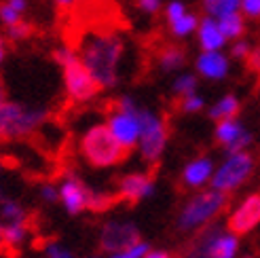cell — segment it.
Returning <instances> with one entry per match:
<instances>
[{"instance_id":"6da1fadb","label":"cell","mask_w":260,"mask_h":258,"mask_svg":"<svg viewBox=\"0 0 260 258\" xmlns=\"http://www.w3.org/2000/svg\"><path fill=\"white\" fill-rule=\"evenodd\" d=\"M79 51L83 66L93 76L100 89H114L121 81V63L125 57V38L114 30H89L81 36Z\"/></svg>"},{"instance_id":"7a4b0ae2","label":"cell","mask_w":260,"mask_h":258,"mask_svg":"<svg viewBox=\"0 0 260 258\" xmlns=\"http://www.w3.org/2000/svg\"><path fill=\"white\" fill-rule=\"evenodd\" d=\"M53 61L61 70L63 91L72 104H87V102L95 100L102 91L100 85L93 81V76L83 66L79 57V51L70 45H61L53 51Z\"/></svg>"},{"instance_id":"3957f363","label":"cell","mask_w":260,"mask_h":258,"mask_svg":"<svg viewBox=\"0 0 260 258\" xmlns=\"http://www.w3.org/2000/svg\"><path fill=\"white\" fill-rule=\"evenodd\" d=\"M229 208V195L214 188H201L190 195L176 216V229L180 233H197Z\"/></svg>"},{"instance_id":"277c9868","label":"cell","mask_w":260,"mask_h":258,"mask_svg":"<svg viewBox=\"0 0 260 258\" xmlns=\"http://www.w3.org/2000/svg\"><path fill=\"white\" fill-rule=\"evenodd\" d=\"M47 119L49 110L43 106H28L7 100L0 104V142L30 138L47 123Z\"/></svg>"},{"instance_id":"5b68a950","label":"cell","mask_w":260,"mask_h":258,"mask_svg":"<svg viewBox=\"0 0 260 258\" xmlns=\"http://www.w3.org/2000/svg\"><path fill=\"white\" fill-rule=\"evenodd\" d=\"M81 157L91 165L104 170V167H114L127 159V150L114 140L106 123H95L91 125L87 132L81 136L79 142Z\"/></svg>"},{"instance_id":"8992f818","label":"cell","mask_w":260,"mask_h":258,"mask_svg":"<svg viewBox=\"0 0 260 258\" xmlns=\"http://www.w3.org/2000/svg\"><path fill=\"white\" fill-rule=\"evenodd\" d=\"M140 108L142 104L136 98L121 95L106 117V127L127 152H132L140 140Z\"/></svg>"},{"instance_id":"52a82bcc","label":"cell","mask_w":260,"mask_h":258,"mask_svg":"<svg viewBox=\"0 0 260 258\" xmlns=\"http://www.w3.org/2000/svg\"><path fill=\"white\" fill-rule=\"evenodd\" d=\"M167 140H170V129H167L165 119L159 112H154L146 106L140 108V140L138 150L144 163L154 165L159 163L163 152L167 148Z\"/></svg>"},{"instance_id":"ba28073f","label":"cell","mask_w":260,"mask_h":258,"mask_svg":"<svg viewBox=\"0 0 260 258\" xmlns=\"http://www.w3.org/2000/svg\"><path fill=\"white\" fill-rule=\"evenodd\" d=\"M254 174V157L250 150L243 152H231L224 157V161L216 165L214 176L210 188L224 192V195H231L237 188H241L245 182L250 180V176Z\"/></svg>"},{"instance_id":"9c48e42d","label":"cell","mask_w":260,"mask_h":258,"mask_svg":"<svg viewBox=\"0 0 260 258\" xmlns=\"http://www.w3.org/2000/svg\"><path fill=\"white\" fill-rule=\"evenodd\" d=\"M194 243L207 258H237L239 254V235L229 229L205 227Z\"/></svg>"},{"instance_id":"30bf717a","label":"cell","mask_w":260,"mask_h":258,"mask_svg":"<svg viewBox=\"0 0 260 258\" xmlns=\"http://www.w3.org/2000/svg\"><path fill=\"white\" fill-rule=\"evenodd\" d=\"M154 190H157V178L152 172H129L116 182L114 197L129 205H136L150 199Z\"/></svg>"},{"instance_id":"8fae6325","label":"cell","mask_w":260,"mask_h":258,"mask_svg":"<svg viewBox=\"0 0 260 258\" xmlns=\"http://www.w3.org/2000/svg\"><path fill=\"white\" fill-rule=\"evenodd\" d=\"M93 190L89 184H85L79 176L68 174L66 178L57 184V192H59V201L63 205L70 216H79L83 212L91 210V197H93Z\"/></svg>"},{"instance_id":"7c38bea8","label":"cell","mask_w":260,"mask_h":258,"mask_svg":"<svg viewBox=\"0 0 260 258\" xmlns=\"http://www.w3.org/2000/svg\"><path fill=\"white\" fill-rule=\"evenodd\" d=\"M140 239L142 235H140L138 224L129 220H108V222H104L100 231V248L106 254L121 252L129 246H134Z\"/></svg>"},{"instance_id":"4fadbf2b","label":"cell","mask_w":260,"mask_h":258,"mask_svg":"<svg viewBox=\"0 0 260 258\" xmlns=\"http://www.w3.org/2000/svg\"><path fill=\"white\" fill-rule=\"evenodd\" d=\"M163 19L170 34L178 38V41H182V38H188L197 32L201 17L194 11H190L186 3H182V0H170V3L163 5Z\"/></svg>"},{"instance_id":"5bb4252c","label":"cell","mask_w":260,"mask_h":258,"mask_svg":"<svg viewBox=\"0 0 260 258\" xmlns=\"http://www.w3.org/2000/svg\"><path fill=\"white\" fill-rule=\"evenodd\" d=\"M260 224V195L252 192V195L243 197L235 208L231 210L226 218V229L233 231L235 235H245Z\"/></svg>"},{"instance_id":"9a60e30c","label":"cell","mask_w":260,"mask_h":258,"mask_svg":"<svg viewBox=\"0 0 260 258\" xmlns=\"http://www.w3.org/2000/svg\"><path fill=\"white\" fill-rule=\"evenodd\" d=\"M214 138L220 146L224 148L226 154L231 152H243L252 144V134L243 127L239 119H226L218 121L214 129Z\"/></svg>"},{"instance_id":"2e32d148","label":"cell","mask_w":260,"mask_h":258,"mask_svg":"<svg viewBox=\"0 0 260 258\" xmlns=\"http://www.w3.org/2000/svg\"><path fill=\"white\" fill-rule=\"evenodd\" d=\"M214 159L207 157V154H201V157H194L192 161H188L184 167H182V186L188 188V190H201L207 188L212 182V176H214Z\"/></svg>"},{"instance_id":"e0dca14e","label":"cell","mask_w":260,"mask_h":258,"mask_svg":"<svg viewBox=\"0 0 260 258\" xmlns=\"http://www.w3.org/2000/svg\"><path fill=\"white\" fill-rule=\"evenodd\" d=\"M194 72L205 81H224L231 72V59L224 51H201L194 57Z\"/></svg>"},{"instance_id":"ac0fdd59","label":"cell","mask_w":260,"mask_h":258,"mask_svg":"<svg viewBox=\"0 0 260 258\" xmlns=\"http://www.w3.org/2000/svg\"><path fill=\"white\" fill-rule=\"evenodd\" d=\"M194 36H197V43H199L201 51H222L229 43L224 38V34H222V30H220L218 19L207 17V15H203L199 19Z\"/></svg>"},{"instance_id":"d6986e66","label":"cell","mask_w":260,"mask_h":258,"mask_svg":"<svg viewBox=\"0 0 260 258\" xmlns=\"http://www.w3.org/2000/svg\"><path fill=\"white\" fill-rule=\"evenodd\" d=\"M186 66V51L180 45H165L159 49L157 53V68L165 74L182 72V68Z\"/></svg>"},{"instance_id":"ffe728a7","label":"cell","mask_w":260,"mask_h":258,"mask_svg":"<svg viewBox=\"0 0 260 258\" xmlns=\"http://www.w3.org/2000/svg\"><path fill=\"white\" fill-rule=\"evenodd\" d=\"M30 11V0H0V25L7 30L21 21Z\"/></svg>"},{"instance_id":"44dd1931","label":"cell","mask_w":260,"mask_h":258,"mask_svg":"<svg viewBox=\"0 0 260 258\" xmlns=\"http://www.w3.org/2000/svg\"><path fill=\"white\" fill-rule=\"evenodd\" d=\"M241 110V102L235 93H226L222 98H218L214 104L207 108V117L214 123L218 121H226V119H237V114Z\"/></svg>"},{"instance_id":"7402d4cb","label":"cell","mask_w":260,"mask_h":258,"mask_svg":"<svg viewBox=\"0 0 260 258\" xmlns=\"http://www.w3.org/2000/svg\"><path fill=\"white\" fill-rule=\"evenodd\" d=\"M9 222H28V210L21 201L3 195L0 199V227Z\"/></svg>"},{"instance_id":"603a6c76","label":"cell","mask_w":260,"mask_h":258,"mask_svg":"<svg viewBox=\"0 0 260 258\" xmlns=\"http://www.w3.org/2000/svg\"><path fill=\"white\" fill-rule=\"evenodd\" d=\"M218 25H220V30H222L226 41H239V38H243V34H245V17L239 11L220 17Z\"/></svg>"},{"instance_id":"cb8c5ba5","label":"cell","mask_w":260,"mask_h":258,"mask_svg":"<svg viewBox=\"0 0 260 258\" xmlns=\"http://www.w3.org/2000/svg\"><path fill=\"white\" fill-rule=\"evenodd\" d=\"M241 7V0H201V9L203 15L220 19L231 13H237Z\"/></svg>"},{"instance_id":"d4e9b609","label":"cell","mask_w":260,"mask_h":258,"mask_svg":"<svg viewBox=\"0 0 260 258\" xmlns=\"http://www.w3.org/2000/svg\"><path fill=\"white\" fill-rule=\"evenodd\" d=\"M3 235H5V246L21 248L30 235V227L28 222H9L3 224Z\"/></svg>"},{"instance_id":"484cf974","label":"cell","mask_w":260,"mask_h":258,"mask_svg":"<svg viewBox=\"0 0 260 258\" xmlns=\"http://www.w3.org/2000/svg\"><path fill=\"white\" fill-rule=\"evenodd\" d=\"M197 89H199V76L194 72H178L172 83V91L178 100L190 93H197Z\"/></svg>"},{"instance_id":"4316f807","label":"cell","mask_w":260,"mask_h":258,"mask_svg":"<svg viewBox=\"0 0 260 258\" xmlns=\"http://www.w3.org/2000/svg\"><path fill=\"white\" fill-rule=\"evenodd\" d=\"M178 110L184 112V114H197L201 110H205V98L197 91V93H190L178 100Z\"/></svg>"},{"instance_id":"83f0119b","label":"cell","mask_w":260,"mask_h":258,"mask_svg":"<svg viewBox=\"0 0 260 258\" xmlns=\"http://www.w3.org/2000/svg\"><path fill=\"white\" fill-rule=\"evenodd\" d=\"M32 34H34V25L28 19L17 23V25H13V28L5 30V38L9 43H23V41H28Z\"/></svg>"},{"instance_id":"f1b7e54d","label":"cell","mask_w":260,"mask_h":258,"mask_svg":"<svg viewBox=\"0 0 260 258\" xmlns=\"http://www.w3.org/2000/svg\"><path fill=\"white\" fill-rule=\"evenodd\" d=\"M148 252H150V243L146 239H140V241L134 243V246H129L121 252L108 254V258H144Z\"/></svg>"},{"instance_id":"f546056e","label":"cell","mask_w":260,"mask_h":258,"mask_svg":"<svg viewBox=\"0 0 260 258\" xmlns=\"http://www.w3.org/2000/svg\"><path fill=\"white\" fill-rule=\"evenodd\" d=\"M163 0H136V9L142 13V15H148V17H154L163 13Z\"/></svg>"},{"instance_id":"4dcf8cb0","label":"cell","mask_w":260,"mask_h":258,"mask_svg":"<svg viewBox=\"0 0 260 258\" xmlns=\"http://www.w3.org/2000/svg\"><path fill=\"white\" fill-rule=\"evenodd\" d=\"M45 258H74V252L63 246L61 241H51L45 248Z\"/></svg>"},{"instance_id":"1f68e13d","label":"cell","mask_w":260,"mask_h":258,"mask_svg":"<svg viewBox=\"0 0 260 258\" xmlns=\"http://www.w3.org/2000/svg\"><path fill=\"white\" fill-rule=\"evenodd\" d=\"M239 13L245 19H260V0H241Z\"/></svg>"},{"instance_id":"d6a6232c","label":"cell","mask_w":260,"mask_h":258,"mask_svg":"<svg viewBox=\"0 0 260 258\" xmlns=\"http://www.w3.org/2000/svg\"><path fill=\"white\" fill-rule=\"evenodd\" d=\"M38 197H41L45 203H55L59 201V192H57V186L53 182H45L38 186Z\"/></svg>"},{"instance_id":"836d02e7","label":"cell","mask_w":260,"mask_h":258,"mask_svg":"<svg viewBox=\"0 0 260 258\" xmlns=\"http://www.w3.org/2000/svg\"><path fill=\"white\" fill-rule=\"evenodd\" d=\"M250 51H252L250 43L243 41V38H239V41H233V45H231V57H235V59H248Z\"/></svg>"},{"instance_id":"e575fe53","label":"cell","mask_w":260,"mask_h":258,"mask_svg":"<svg viewBox=\"0 0 260 258\" xmlns=\"http://www.w3.org/2000/svg\"><path fill=\"white\" fill-rule=\"evenodd\" d=\"M248 66L254 70V72H260V47H256V49H252L250 51V55H248Z\"/></svg>"},{"instance_id":"d590c367","label":"cell","mask_w":260,"mask_h":258,"mask_svg":"<svg viewBox=\"0 0 260 258\" xmlns=\"http://www.w3.org/2000/svg\"><path fill=\"white\" fill-rule=\"evenodd\" d=\"M7 55H9V41L5 36H0V66L7 61Z\"/></svg>"},{"instance_id":"8d00e7d4","label":"cell","mask_w":260,"mask_h":258,"mask_svg":"<svg viewBox=\"0 0 260 258\" xmlns=\"http://www.w3.org/2000/svg\"><path fill=\"white\" fill-rule=\"evenodd\" d=\"M144 258H174V254H170L167 250H152L150 248V252Z\"/></svg>"},{"instance_id":"74e56055","label":"cell","mask_w":260,"mask_h":258,"mask_svg":"<svg viewBox=\"0 0 260 258\" xmlns=\"http://www.w3.org/2000/svg\"><path fill=\"white\" fill-rule=\"evenodd\" d=\"M51 3L59 9H72L76 3H83V0H51Z\"/></svg>"},{"instance_id":"f35d334b","label":"cell","mask_w":260,"mask_h":258,"mask_svg":"<svg viewBox=\"0 0 260 258\" xmlns=\"http://www.w3.org/2000/svg\"><path fill=\"white\" fill-rule=\"evenodd\" d=\"M9 98H7V85H5V81L0 79V104H5Z\"/></svg>"},{"instance_id":"ab89813d","label":"cell","mask_w":260,"mask_h":258,"mask_svg":"<svg viewBox=\"0 0 260 258\" xmlns=\"http://www.w3.org/2000/svg\"><path fill=\"white\" fill-rule=\"evenodd\" d=\"M5 248V235H3V227H0V250Z\"/></svg>"},{"instance_id":"60d3db41","label":"cell","mask_w":260,"mask_h":258,"mask_svg":"<svg viewBox=\"0 0 260 258\" xmlns=\"http://www.w3.org/2000/svg\"><path fill=\"white\" fill-rule=\"evenodd\" d=\"M89 258H100V256H89Z\"/></svg>"},{"instance_id":"b9f144b4","label":"cell","mask_w":260,"mask_h":258,"mask_svg":"<svg viewBox=\"0 0 260 258\" xmlns=\"http://www.w3.org/2000/svg\"><path fill=\"white\" fill-rule=\"evenodd\" d=\"M0 170H3V165H0Z\"/></svg>"}]
</instances>
